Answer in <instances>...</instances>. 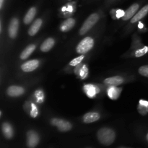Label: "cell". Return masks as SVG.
I'll use <instances>...</instances> for the list:
<instances>
[{"mask_svg": "<svg viewBox=\"0 0 148 148\" xmlns=\"http://www.w3.org/2000/svg\"><path fill=\"white\" fill-rule=\"evenodd\" d=\"M41 25H42L41 19L38 18L37 19V20H35V22H33L32 25L30 26V29L28 30V34L30 35V36H35V35L38 32V30H40Z\"/></svg>", "mask_w": 148, "mask_h": 148, "instance_id": "4fadbf2b", "label": "cell"}, {"mask_svg": "<svg viewBox=\"0 0 148 148\" xmlns=\"http://www.w3.org/2000/svg\"><path fill=\"white\" fill-rule=\"evenodd\" d=\"M25 90L22 87L17 86V85H12L9 87L7 89V94L11 97H17L23 95L24 93Z\"/></svg>", "mask_w": 148, "mask_h": 148, "instance_id": "ba28073f", "label": "cell"}, {"mask_svg": "<svg viewBox=\"0 0 148 148\" xmlns=\"http://www.w3.org/2000/svg\"><path fill=\"white\" fill-rule=\"evenodd\" d=\"M148 14V4L144 6L140 11L137 12L135 14V15L132 18L131 23H137V22L140 21V20H142L143 18H144L146 15Z\"/></svg>", "mask_w": 148, "mask_h": 148, "instance_id": "30bf717a", "label": "cell"}, {"mask_svg": "<svg viewBox=\"0 0 148 148\" xmlns=\"http://www.w3.org/2000/svg\"><path fill=\"white\" fill-rule=\"evenodd\" d=\"M35 49H36V45H29V46H27L21 53V54H20V59H26L27 58H28L29 56H30V54L34 51Z\"/></svg>", "mask_w": 148, "mask_h": 148, "instance_id": "ffe728a7", "label": "cell"}, {"mask_svg": "<svg viewBox=\"0 0 148 148\" xmlns=\"http://www.w3.org/2000/svg\"><path fill=\"white\" fill-rule=\"evenodd\" d=\"M36 7H31L30 10L27 11V12L26 13L25 16L24 17V20H23V22H24L25 24L28 25L33 21V20L34 19L35 16H36Z\"/></svg>", "mask_w": 148, "mask_h": 148, "instance_id": "d6986e66", "label": "cell"}, {"mask_svg": "<svg viewBox=\"0 0 148 148\" xmlns=\"http://www.w3.org/2000/svg\"><path fill=\"white\" fill-rule=\"evenodd\" d=\"M55 40L54 39L52 38H49L46 40H45L43 42V43L40 46V51L43 52H47L49 51L51 49L53 48V46H54Z\"/></svg>", "mask_w": 148, "mask_h": 148, "instance_id": "e0dca14e", "label": "cell"}, {"mask_svg": "<svg viewBox=\"0 0 148 148\" xmlns=\"http://www.w3.org/2000/svg\"><path fill=\"white\" fill-rule=\"evenodd\" d=\"M146 139H147V142H148V133L147 134V135H146Z\"/></svg>", "mask_w": 148, "mask_h": 148, "instance_id": "83f0119b", "label": "cell"}, {"mask_svg": "<svg viewBox=\"0 0 148 148\" xmlns=\"http://www.w3.org/2000/svg\"><path fill=\"white\" fill-rule=\"evenodd\" d=\"M83 59H84V56L83 55H81L80 56H78V57L74 59L73 60L69 63V65H70V66H77V65L79 64L80 62L83 60Z\"/></svg>", "mask_w": 148, "mask_h": 148, "instance_id": "7402d4cb", "label": "cell"}, {"mask_svg": "<svg viewBox=\"0 0 148 148\" xmlns=\"http://www.w3.org/2000/svg\"><path fill=\"white\" fill-rule=\"evenodd\" d=\"M18 26H19V20L17 18L14 17L10 21V25H9V36L11 38H15L17 35V31H18Z\"/></svg>", "mask_w": 148, "mask_h": 148, "instance_id": "8992f818", "label": "cell"}, {"mask_svg": "<svg viewBox=\"0 0 148 148\" xmlns=\"http://www.w3.org/2000/svg\"><path fill=\"white\" fill-rule=\"evenodd\" d=\"M121 89L117 88L116 86H110L108 89V95L111 99L116 100L121 94Z\"/></svg>", "mask_w": 148, "mask_h": 148, "instance_id": "ac0fdd59", "label": "cell"}, {"mask_svg": "<svg viewBox=\"0 0 148 148\" xmlns=\"http://www.w3.org/2000/svg\"><path fill=\"white\" fill-rule=\"evenodd\" d=\"M116 17L117 18H120V17H123L125 14V12L122 10H118L116 12Z\"/></svg>", "mask_w": 148, "mask_h": 148, "instance_id": "484cf974", "label": "cell"}, {"mask_svg": "<svg viewBox=\"0 0 148 148\" xmlns=\"http://www.w3.org/2000/svg\"><path fill=\"white\" fill-rule=\"evenodd\" d=\"M94 46V40L90 37H86L81 40L77 46L76 51L78 53L85 54L88 53Z\"/></svg>", "mask_w": 148, "mask_h": 148, "instance_id": "3957f363", "label": "cell"}, {"mask_svg": "<svg viewBox=\"0 0 148 148\" xmlns=\"http://www.w3.org/2000/svg\"><path fill=\"white\" fill-rule=\"evenodd\" d=\"M3 3H4V0H0V9L2 8Z\"/></svg>", "mask_w": 148, "mask_h": 148, "instance_id": "4316f807", "label": "cell"}, {"mask_svg": "<svg viewBox=\"0 0 148 148\" xmlns=\"http://www.w3.org/2000/svg\"><path fill=\"white\" fill-rule=\"evenodd\" d=\"M79 74H80V76L82 77V79L86 77V76L88 75V69L85 67V66H83V68H82V69H80Z\"/></svg>", "mask_w": 148, "mask_h": 148, "instance_id": "d4e9b609", "label": "cell"}, {"mask_svg": "<svg viewBox=\"0 0 148 148\" xmlns=\"http://www.w3.org/2000/svg\"><path fill=\"white\" fill-rule=\"evenodd\" d=\"M84 90L89 98H93L99 92V89L93 85H85L84 86Z\"/></svg>", "mask_w": 148, "mask_h": 148, "instance_id": "2e32d148", "label": "cell"}, {"mask_svg": "<svg viewBox=\"0 0 148 148\" xmlns=\"http://www.w3.org/2000/svg\"><path fill=\"white\" fill-rule=\"evenodd\" d=\"M32 110L30 111V114H31L32 117H36L38 116V109L36 108L35 104H32Z\"/></svg>", "mask_w": 148, "mask_h": 148, "instance_id": "cb8c5ba5", "label": "cell"}, {"mask_svg": "<svg viewBox=\"0 0 148 148\" xmlns=\"http://www.w3.org/2000/svg\"><path fill=\"white\" fill-rule=\"evenodd\" d=\"M148 52V46H144L142 49H138L135 52V56L136 57H140V56H144Z\"/></svg>", "mask_w": 148, "mask_h": 148, "instance_id": "44dd1931", "label": "cell"}, {"mask_svg": "<svg viewBox=\"0 0 148 148\" xmlns=\"http://www.w3.org/2000/svg\"><path fill=\"white\" fill-rule=\"evenodd\" d=\"M100 119V114L96 112H89L85 114L83 116V121L86 124L95 122Z\"/></svg>", "mask_w": 148, "mask_h": 148, "instance_id": "7c38bea8", "label": "cell"}, {"mask_svg": "<svg viewBox=\"0 0 148 148\" xmlns=\"http://www.w3.org/2000/svg\"><path fill=\"white\" fill-rule=\"evenodd\" d=\"M97 137L101 144L108 146L114 142L116 139V133L112 129L104 127L98 130Z\"/></svg>", "mask_w": 148, "mask_h": 148, "instance_id": "6da1fadb", "label": "cell"}, {"mask_svg": "<svg viewBox=\"0 0 148 148\" xmlns=\"http://www.w3.org/2000/svg\"><path fill=\"white\" fill-rule=\"evenodd\" d=\"M139 7H140V5H139L138 4H133L132 5L130 6V7L127 9V11L125 12V14H124V17H122L123 20H127L132 18V17L135 15L136 13H137V10H139Z\"/></svg>", "mask_w": 148, "mask_h": 148, "instance_id": "9c48e42d", "label": "cell"}, {"mask_svg": "<svg viewBox=\"0 0 148 148\" xmlns=\"http://www.w3.org/2000/svg\"><path fill=\"white\" fill-rule=\"evenodd\" d=\"M40 141V138L35 131H29L27 133V145L28 147L35 148Z\"/></svg>", "mask_w": 148, "mask_h": 148, "instance_id": "5b68a950", "label": "cell"}, {"mask_svg": "<svg viewBox=\"0 0 148 148\" xmlns=\"http://www.w3.org/2000/svg\"><path fill=\"white\" fill-rule=\"evenodd\" d=\"M124 82V78L120 76H114L106 78L104 80V83L110 86H118Z\"/></svg>", "mask_w": 148, "mask_h": 148, "instance_id": "8fae6325", "label": "cell"}, {"mask_svg": "<svg viewBox=\"0 0 148 148\" xmlns=\"http://www.w3.org/2000/svg\"><path fill=\"white\" fill-rule=\"evenodd\" d=\"M99 20V15L97 13H93V14H90L89 17H88L85 23H83L82 26L81 27L80 30H79V34L84 35L89 31L92 27L95 25V23L98 21Z\"/></svg>", "mask_w": 148, "mask_h": 148, "instance_id": "7a4b0ae2", "label": "cell"}, {"mask_svg": "<svg viewBox=\"0 0 148 148\" xmlns=\"http://www.w3.org/2000/svg\"><path fill=\"white\" fill-rule=\"evenodd\" d=\"M39 66V61L37 59L27 61L21 66V69L25 72H30L37 69Z\"/></svg>", "mask_w": 148, "mask_h": 148, "instance_id": "52a82bcc", "label": "cell"}, {"mask_svg": "<svg viewBox=\"0 0 148 148\" xmlns=\"http://www.w3.org/2000/svg\"><path fill=\"white\" fill-rule=\"evenodd\" d=\"M75 20L73 18H69L67 20H64L63 23L61 24L60 29L62 32H67L70 30L72 27L75 26Z\"/></svg>", "mask_w": 148, "mask_h": 148, "instance_id": "9a60e30c", "label": "cell"}, {"mask_svg": "<svg viewBox=\"0 0 148 148\" xmlns=\"http://www.w3.org/2000/svg\"><path fill=\"white\" fill-rule=\"evenodd\" d=\"M51 123L53 126H56L58 130L61 132L69 131L72 127L71 123L66 121V120L59 119H52Z\"/></svg>", "mask_w": 148, "mask_h": 148, "instance_id": "277c9868", "label": "cell"}, {"mask_svg": "<svg viewBox=\"0 0 148 148\" xmlns=\"http://www.w3.org/2000/svg\"><path fill=\"white\" fill-rule=\"evenodd\" d=\"M139 73L143 77H148V65H144L142 66L139 69Z\"/></svg>", "mask_w": 148, "mask_h": 148, "instance_id": "603a6c76", "label": "cell"}, {"mask_svg": "<svg viewBox=\"0 0 148 148\" xmlns=\"http://www.w3.org/2000/svg\"><path fill=\"white\" fill-rule=\"evenodd\" d=\"M2 132L4 137L7 139H11L13 137L14 132H13V128L9 123L4 122L2 124Z\"/></svg>", "mask_w": 148, "mask_h": 148, "instance_id": "5bb4252c", "label": "cell"}]
</instances>
